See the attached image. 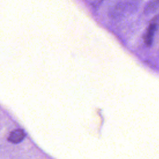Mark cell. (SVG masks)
I'll use <instances>...</instances> for the list:
<instances>
[{
  "label": "cell",
  "instance_id": "6da1fadb",
  "mask_svg": "<svg viewBox=\"0 0 159 159\" xmlns=\"http://www.w3.org/2000/svg\"><path fill=\"white\" fill-rule=\"evenodd\" d=\"M139 4V0H119L111 8V14L114 17H119L133 12Z\"/></svg>",
  "mask_w": 159,
  "mask_h": 159
},
{
  "label": "cell",
  "instance_id": "277c9868",
  "mask_svg": "<svg viewBox=\"0 0 159 159\" xmlns=\"http://www.w3.org/2000/svg\"><path fill=\"white\" fill-rule=\"evenodd\" d=\"M158 7V0H151L146 5L144 9L145 14H150L155 12Z\"/></svg>",
  "mask_w": 159,
  "mask_h": 159
},
{
  "label": "cell",
  "instance_id": "7a4b0ae2",
  "mask_svg": "<svg viewBox=\"0 0 159 159\" xmlns=\"http://www.w3.org/2000/svg\"><path fill=\"white\" fill-rule=\"evenodd\" d=\"M25 137V132L21 129H17L14 130L9 134L7 137V140L12 143L17 144L21 142L24 139Z\"/></svg>",
  "mask_w": 159,
  "mask_h": 159
},
{
  "label": "cell",
  "instance_id": "5b68a950",
  "mask_svg": "<svg viewBox=\"0 0 159 159\" xmlns=\"http://www.w3.org/2000/svg\"><path fill=\"white\" fill-rule=\"evenodd\" d=\"M103 1H104V0H97V1H96V6H99L101 3H102V2Z\"/></svg>",
  "mask_w": 159,
  "mask_h": 159
},
{
  "label": "cell",
  "instance_id": "3957f363",
  "mask_svg": "<svg viewBox=\"0 0 159 159\" xmlns=\"http://www.w3.org/2000/svg\"><path fill=\"white\" fill-rule=\"evenodd\" d=\"M157 29V24L156 22H153L150 24V25L148 27L144 37V42L147 47L151 46L153 42V36Z\"/></svg>",
  "mask_w": 159,
  "mask_h": 159
}]
</instances>
